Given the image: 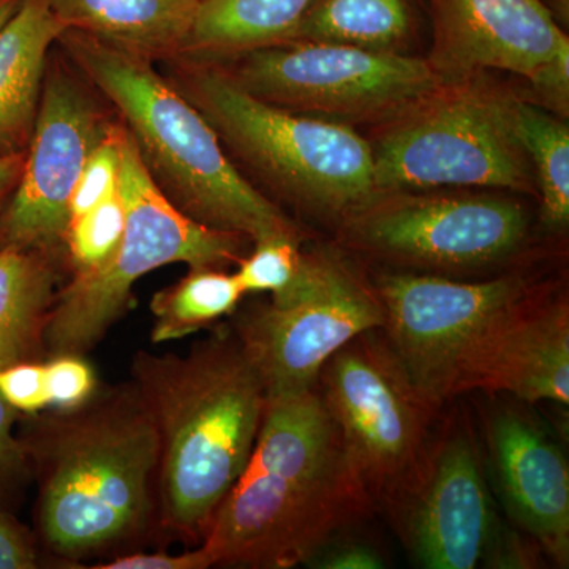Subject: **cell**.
<instances>
[{
    "instance_id": "cell-15",
    "label": "cell",
    "mask_w": 569,
    "mask_h": 569,
    "mask_svg": "<svg viewBox=\"0 0 569 569\" xmlns=\"http://www.w3.org/2000/svg\"><path fill=\"white\" fill-rule=\"evenodd\" d=\"M430 10L427 61L441 81L501 70L552 99H567L569 41L542 0H430Z\"/></svg>"
},
{
    "instance_id": "cell-32",
    "label": "cell",
    "mask_w": 569,
    "mask_h": 569,
    "mask_svg": "<svg viewBox=\"0 0 569 569\" xmlns=\"http://www.w3.org/2000/svg\"><path fill=\"white\" fill-rule=\"evenodd\" d=\"M212 568L206 550L197 546L193 550L171 556L168 552L126 553L93 569H208Z\"/></svg>"
},
{
    "instance_id": "cell-31",
    "label": "cell",
    "mask_w": 569,
    "mask_h": 569,
    "mask_svg": "<svg viewBox=\"0 0 569 569\" xmlns=\"http://www.w3.org/2000/svg\"><path fill=\"white\" fill-rule=\"evenodd\" d=\"M309 568L318 569H381L388 567L383 553L361 539L342 537L332 539L313 557Z\"/></svg>"
},
{
    "instance_id": "cell-34",
    "label": "cell",
    "mask_w": 569,
    "mask_h": 569,
    "mask_svg": "<svg viewBox=\"0 0 569 569\" xmlns=\"http://www.w3.org/2000/svg\"><path fill=\"white\" fill-rule=\"evenodd\" d=\"M26 152L11 153L0 157V219L9 206L18 182H20L22 170H24Z\"/></svg>"
},
{
    "instance_id": "cell-23",
    "label": "cell",
    "mask_w": 569,
    "mask_h": 569,
    "mask_svg": "<svg viewBox=\"0 0 569 569\" xmlns=\"http://www.w3.org/2000/svg\"><path fill=\"white\" fill-rule=\"evenodd\" d=\"M242 296L234 274L219 268L190 269L178 283L153 295L152 342H173L208 328L233 313Z\"/></svg>"
},
{
    "instance_id": "cell-28",
    "label": "cell",
    "mask_w": 569,
    "mask_h": 569,
    "mask_svg": "<svg viewBox=\"0 0 569 569\" xmlns=\"http://www.w3.org/2000/svg\"><path fill=\"white\" fill-rule=\"evenodd\" d=\"M44 373L50 407L56 410L81 406L96 395V373L81 355H56L44 365Z\"/></svg>"
},
{
    "instance_id": "cell-3",
    "label": "cell",
    "mask_w": 569,
    "mask_h": 569,
    "mask_svg": "<svg viewBox=\"0 0 569 569\" xmlns=\"http://www.w3.org/2000/svg\"><path fill=\"white\" fill-rule=\"evenodd\" d=\"M22 441L39 475L40 535L56 556L121 549L156 522L159 433L133 383L56 410Z\"/></svg>"
},
{
    "instance_id": "cell-29",
    "label": "cell",
    "mask_w": 569,
    "mask_h": 569,
    "mask_svg": "<svg viewBox=\"0 0 569 569\" xmlns=\"http://www.w3.org/2000/svg\"><path fill=\"white\" fill-rule=\"evenodd\" d=\"M0 396L18 413L37 415L50 407L44 365L29 361L2 367Z\"/></svg>"
},
{
    "instance_id": "cell-14",
    "label": "cell",
    "mask_w": 569,
    "mask_h": 569,
    "mask_svg": "<svg viewBox=\"0 0 569 569\" xmlns=\"http://www.w3.org/2000/svg\"><path fill=\"white\" fill-rule=\"evenodd\" d=\"M110 127L70 71L47 67L24 170L0 219V249L58 253L70 223L71 193Z\"/></svg>"
},
{
    "instance_id": "cell-9",
    "label": "cell",
    "mask_w": 569,
    "mask_h": 569,
    "mask_svg": "<svg viewBox=\"0 0 569 569\" xmlns=\"http://www.w3.org/2000/svg\"><path fill=\"white\" fill-rule=\"evenodd\" d=\"M383 321L376 284L340 250L318 247L302 252L290 287L242 312L233 331L274 399L317 388L328 359Z\"/></svg>"
},
{
    "instance_id": "cell-16",
    "label": "cell",
    "mask_w": 569,
    "mask_h": 569,
    "mask_svg": "<svg viewBox=\"0 0 569 569\" xmlns=\"http://www.w3.org/2000/svg\"><path fill=\"white\" fill-rule=\"evenodd\" d=\"M481 391L522 403H569V301L530 287L479 329L458 361L451 399Z\"/></svg>"
},
{
    "instance_id": "cell-22",
    "label": "cell",
    "mask_w": 569,
    "mask_h": 569,
    "mask_svg": "<svg viewBox=\"0 0 569 569\" xmlns=\"http://www.w3.org/2000/svg\"><path fill=\"white\" fill-rule=\"evenodd\" d=\"M410 29L408 0H313L287 41L395 51Z\"/></svg>"
},
{
    "instance_id": "cell-8",
    "label": "cell",
    "mask_w": 569,
    "mask_h": 569,
    "mask_svg": "<svg viewBox=\"0 0 569 569\" xmlns=\"http://www.w3.org/2000/svg\"><path fill=\"white\" fill-rule=\"evenodd\" d=\"M317 388L377 511L391 519L417 488L441 410L411 383L381 329L331 356Z\"/></svg>"
},
{
    "instance_id": "cell-1",
    "label": "cell",
    "mask_w": 569,
    "mask_h": 569,
    "mask_svg": "<svg viewBox=\"0 0 569 569\" xmlns=\"http://www.w3.org/2000/svg\"><path fill=\"white\" fill-rule=\"evenodd\" d=\"M377 512L318 388L274 397L249 462L213 512L212 567L290 569Z\"/></svg>"
},
{
    "instance_id": "cell-26",
    "label": "cell",
    "mask_w": 569,
    "mask_h": 569,
    "mask_svg": "<svg viewBox=\"0 0 569 569\" xmlns=\"http://www.w3.org/2000/svg\"><path fill=\"white\" fill-rule=\"evenodd\" d=\"M301 238L276 234L254 241L253 252L238 261L234 272L244 295L282 293L293 282L301 266Z\"/></svg>"
},
{
    "instance_id": "cell-21",
    "label": "cell",
    "mask_w": 569,
    "mask_h": 569,
    "mask_svg": "<svg viewBox=\"0 0 569 569\" xmlns=\"http://www.w3.org/2000/svg\"><path fill=\"white\" fill-rule=\"evenodd\" d=\"M313 0H201L187 52L241 56L283 43Z\"/></svg>"
},
{
    "instance_id": "cell-25",
    "label": "cell",
    "mask_w": 569,
    "mask_h": 569,
    "mask_svg": "<svg viewBox=\"0 0 569 569\" xmlns=\"http://www.w3.org/2000/svg\"><path fill=\"white\" fill-rule=\"evenodd\" d=\"M126 228V208L121 193H112L102 203L74 217L67 228L66 244L74 274L102 268L121 242Z\"/></svg>"
},
{
    "instance_id": "cell-12",
    "label": "cell",
    "mask_w": 569,
    "mask_h": 569,
    "mask_svg": "<svg viewBox=\"0 0 569 569\" xmlns=\"http://www.w3.org/2000/svg\"><path fill=\"white\" fill-rule=\"evenodd\" d=\"M527 233L519 204L486 194L378 193L342 219L356 252L445 277L503 263Z\"/></svg>"
},
{
    "instance_id": "cell-10",
    "label": "cell",
    "mask_w": 569,
    "mask_h": 569,
    "mask_svg": "<svg viewBox=\"0 0 569 569\" xmlns=\"http://www.w3.org/2000/svg\"><path fill=\"white\" fill-rule=\"evenodd\" d=\"M411 559L426 569L537 568L529 537L501 523L470 418L438 422L417 488L391 519Z\"/></svg>"
},
{
    "instance_id": "cell-33",
    "label": "cell",
    "mask_w": 569,
    "mask_h": 569,
    "mask_svg": "<svg viewBox=\"0 0 569 569\" xmlns=\"http://www.w3.org/2000/svg\"><path fill=\"white\" fill-rule=\"evenodd\" d=\"M37 563V550L28 531L0 511V569H32Z\"/></svg>"
},
{
    "instance_id": "cell-11",
    "label": "cell",
    "mask_w": 569,
    "mask_h": 569,
    "mask_svg": "<svg viewBox=\"0 0 569 569\" xmlns=\"http://www.w3.org/2000/svg\"><path fill=\"white\" fill-rule=\"evenodd\" d=\"M228 74L266 103L348 126L396 118L443 84L427 59L318 41L247 51Z\"/></svg>"
},
{
    "instance_id": "cell-5",
    "label": "cell",
    "mask_w": 569,
    "mask_h": 569,
    "mask_svg": "<svg viewBox=\"0 0 569 569\" xmlns=\"http://www.w3.org/2000/svg\"><path fill=\"white\" fill-rule=\"evenodd\" d=\"M183 80L220 140L296 203L342 220L378 194L372 146L348 123L266 103L227 71L197 67Z\"/></svg>"
},
{
    "instance_id": "cell-17",
    "label": "cell",
    "mask_w": 569,
    "mask_h": 569,
    "mask_svg": "<svg viewBox=\"0 0 569 569\" xmlns=\"http://www.w3.org/2000/svg\"><path fill=\"white\" fill-rule=\"evenodd\" d=\"M493 481L509 520L557 568L569 565V466L537 418L503 403L482 415Z\"/></svg>"
},
{
    "instance_id": "cell-30",
    "label": "cell",
    "mask_w": 569,
    "mask_h": 569,
    "mask_svg": "<svg viewBox=\"0 0 569 569\" xmlns=\"http://www.w3.org/2000/svg\"><path fill=\"white\" fill-rule=\"evenodd\" d=\"M17 418L18 411L0 396V509L17 496L31 471L24 441L13 433Z\"/></svg>"
},
{
    "instance_id": "cell-27",
    "label": "cell",
    "mask_w": 569,
    "mask_h": 569,
    "mask_svg": "<svg viewBox=\"0 0 569 569\" xmlns=\"http://www.w3.org/2000/svg\"><path fill=\"white\" fill-rule=\"evenodd\" d=\"M119 133H121V127L111 126L89 156L71 193L70 220L88 212L93 206L102 203L112 193L118 192L119 164H121Z\"/></svg>"
},
{
    "instance_id": "cell-4",
    "label": "cell",
    "mask_w": 569,
    "mask_h": 569,
    "mask_svg": "<svg viewBox=\"0 0 569 569\" xmlns=\"http://www.w3.org/2000/svg\"><path fill=\"white\" fill-rule=\"evenodd\" d=\"M61 40L84 77L121 112L146 170L179 211L253 242L276 234L301 238L236 170L211 123L152 69L151 59L73 29Z\"/></svg>"
},
{
    "instance_id": "cell-7",
    "label": "cell",
    "mask_w": 569,
    "mask_h": 569,
    "mask_svg": "<svg viewBox=\"0 0 569 569\" xmlns=\"http://www.w3.org/2000/svg\"><path fill=\"white\" fill-rule=\"evenodd\" d=\"M518 100L470 80L443 82L392 118L373 152L378 193L438 187L531 190Z\"/></svg>"
},
{
    "instance_id": "cell-6",
    "label": "cell",
    "mask_w": 569,
    "mask_h": 569,
    "mask_svg": "<svg viewBox=\"0 0 569 569\" xmlns=\"http://www.w3.org/2000/svg\"><path fill=\"white\" fill-rule=\"evenodd\" d=\"M119 193L126 228L110 260L59 288L44 326V348L84 355L96 347L129 305L142 276L173 263L220 268L241 260L244 236L194 222L162 193L142 163L129 130L119 133Z\"/></svg>"
},
{
    "instance_id": "cell-13",
    "label": "cell",
    "mask_w": 569,
    "mask_h": 569,
    "mask_svg": "<svg viewBox=\"0 0 569 569\" xmlns=\"http://www.w3.org/2000/svg\"><path fill=\"white\" fill-rule=\"evenodd\" d=\"M383 306L381 332L415 388L441 410L451 399L460 356L490 317L530 287L526 276L463 282L425 272H387L373 282Z\"/></svg>"
},
{
    "instance_id": "cell-35",
    "label": "cell",
    "mask_w": 569,
    "mask_h": 569,
    "mask_svg": "<svg viewBox=\"0 0 569 569\" xmlns=\"http://www.w3.org/2000/svg\"><path fill=\"white\" fill-rule=\"evenodd\" d=\"M22 0H0V29L13 17Z\"/></svg>"
},
{
    "instance_id": "cell-18",
    "label": "cell",
    "mask_w": 569,
    "mask_h": 569,
    "mask_svg": "<svg viewBox=\"0 0 569 569\" xmlns=\"http://www.w3.org/2000/svg\"><path fill=\"white\" fill-rule=\"evenodd\" d=\"M66 31L50 0H22L0 29V157L28 151L48 52Z\"/></svg>"
},
{
    "instance_id": "cell-19",
    "label": "cell",
    "mask_w": 569,
    "mask_h": 569,
    "mask_svg": "<svg viewBox=\"0 0 569 569\" xmlns=\"http://www.w3.org/2000/svg\"><path fill=\"white\" fill-rule=\"evenodd\" d=\"M67 29L144 56L182 54L201 0H50Z\"/></svg>"
},
{
    "instance_id": "cell-24",
    "label": "cell",
    "mask_w": 569,
    "mask_h": 569,
    "mask_svg": "<svg viewBox=\"0 0 569 569\" xmlns=\"http://www.w3.org/2000/svg\"><path fill=\"white\" fill-rule=\"evenodd\" d=\"M520 141L529 153L541 193L542 223L550 231L569 222V130L559 119L526 102L516 104Z\"/></svg>"
},
{
    "instance_id": "cell-2",
    "label": "cell",
    "mask_w": 569,
    "mask_h": 569,
    "mask_svg": "<svg viewBox=\"0 0 569 569\" xmlns=\"http://www.w3.org/2000/svg\"><path fill=\"white\" fill-rule=\"evenodd\" d=\"M132 376L159 433L157 523L200 546L252 455L263 380L233 328H217L186 356L138 351Z\"/></svg>"
},
{
    "instance_id": "cell-20",
    "label": "cell",
    "mask_w": 569,
    "mask_h": 569,
    "mask_svg": "<svg viewBox=\"0 0 569 569\" xmlns=\"http://www.w3.org/2000/svg\"><path fill=\"white\" fill-rule=\"evenodd\" d=\"M58 280L56 253L0 249V369L39 358Z\"/></svg>"
}]
</instances>
